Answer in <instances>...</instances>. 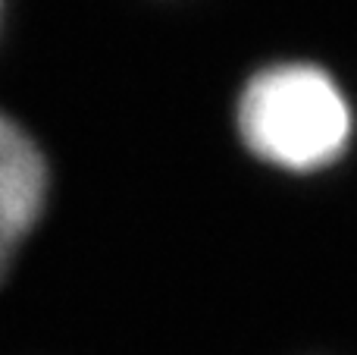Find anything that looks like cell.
<instances>
[{
	"label": "cell",
	"mask_w": 357,
	"mask_h": 355,
	"mask_svg": "<svg viewBox=\"0 0 357 355\" xmlns=\"http://www.w3.org/2000/svg\"><path fill=\"white\" fill-rule=\"evenodd\" d=\"M238 136L264 164L289 173L333 167L354 136L351 101L317 63H273L248 79L238 98Z\"/></svg>",
	"instance_id": "obj_1"
},
{
	"label": "cell",
	"mask_w": 357,
	"mask_h": 355,
	"mask_svg": "<svg viewBox=\"0 0 357 355\" xmlns=\"http://www.w3.org/2000/svg\"><path fill=\"white\" fill-rule=\"evenodd\" d=\"M47 198V164L19 123L0 113V277Z\"/></svg>",
	"instance_id": "obj_2"
}]
</instances>
